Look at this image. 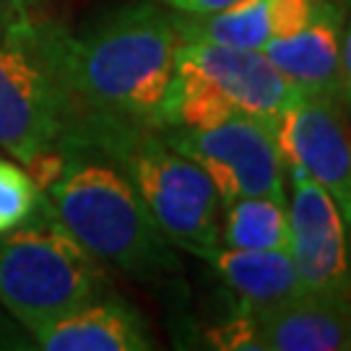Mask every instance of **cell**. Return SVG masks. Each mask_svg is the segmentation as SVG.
I'll return each instance as SVG.
<instances>
[{
	"label": "cell",
	"instance_id": "obj_9",
	"mask_svg": "<svg viewBox=\"0 0 351 351\" xmlns=\"http://www.w3.org/2000/svg\"><path fill=\"white\" fill-rule=\"evenodd\" d=\"M284 162L300 164L336 203L351 247V130L339 99L302 97L276 120Z\"/></svg>",
	"mask_w": 351,
	"mask_h": 351
},
{
	"label": "cell",
	"instance_id": "obj_11",
	"mask_svg": "<svg viewBox=\"0 0 351 351\" xmlns=\"http://www.w3.org/2000/svg\"><path fill=\"white\" fill-rule=\"evenodd\" d=\"M250 313L263 351H351V297L304 291Z\"/></svg>",
	"mask_w": 351,
	"mask_h": 351
},
{
	"label": "cell",
	"instance_id": "obj_2",
	"mask_svg": "<svg viewBox=\"0 0 351 351\" xmlns=\"http://www.w3.org/2000/svg\"><path fill=\"white\" fill-rule=\"evenodd\" d=\"M55 149L60 167L42 193L65 229L104 265L143 284H169L182 268L175 245L123 169L91 146L60 141Z\"/></svg>",
	"mask_w": 351,
	"mask_h": 351
},
{
	"label": "cell",
	"instance_id": "obj_15",
	"mask_svg": "<svg viewBox=\"0 0 351 351\" xmlns=\"http://www.w3.org/2000/svg\"><path fill=\"white\" fill-rule=\"evenodd\" d=\"M219 242L234 250H291L289 203L261 195L224 203Z\"/></svg>",
	"mask_w": 351,
	"mask_h": 351
},
{
	"label": "cell",
	"instance_id": "obj_7",
	"mask_svg": "<svg viewBox=\"0 0 351 351\" xmlns=\"http://www.w3.org/2000/svg\"><path fill=\"white\" fill-rule=\"evenodd\" d=\"M291 180L289 226L291 261L304 291L351 297V247L346 224L326 190L302 169L287 162Z\"/></svg>",
	"mask_w": 351,
	"mask_h": 351
},
{
	"label": "cell",
	"instance_id": "obj_1",
	"mask_svg": "<svg viewBox=\"0 0 351 351\" xmlns=\"http://www.w3.org/2000/svg\"><path fill=\"white\" fill-rule=\"evenodd\" d=\"M42 39L78 114L162 128L180 45L172 11L154 0L123 3L81 32L45 19Z\"/></svg>",
	"mask_w": 351,
	"mask_h": 351
},
{
	"label": "cell",
	"instance_id": "obj_19",
	"mask_svg": "<svg viewBox=\"0 0 351 351\" xmlns=\"http://www.w3.org/2000/svg\"><path fill=\"white\" fill-rule=\"evenodd\" d=\"M172 13H185V16H208V13H219L234 5L237 0H154Z\"/></svg>",
	"mask_w": 351,
	"mask_h": 351
},
{
	"label": "cell",
	"instance_id": "obj_3",
	"mask_svg": "<svg viewBox=\"0 0 351 351\" xmlns=\"http://www.w3.org/2000/svg\"><path fill=\"white\" fill-rule=\"evenodd\" d=\"M60 141L107 154L177 250L201 258L221 245V198L211 177L185 154L172 149L159 128L81 112Z\"/></svg>",
	"mask_w": 351,
	"mask_h": 351
},
{
	"label": "cell",
	"instance_id": "obj_6",
	"mask_svg": "<svg viewBox=\"0 0 351 351\" xmlns=\"http://www.w3.org/2000/svg\"><path fill=\"white\" fill-rule=\"evenodd\" d=\"M159 130L172 149L185 154L211 177L221 206L252 195L289 203L287 162L278 149L274 125L247 114H237L203 130Z\"/></svg>",
	"mask_w": 351,
	"mask_h": 351
},
{
	"label": "cell",
	"instance_id": "obj_10",
	"mask_svg": "<svg viewBox=\"0 0 351 351\" xmlns=\"http://www.w3.org/2000/svg\"><path fill=\"white\" fill-rule=\"evenodd\" d=\"M346 11L333 0H320L310 21L294 34L265 45L263 55L302 97H341V32Z\"/></svg>",
	"mask_w": 351,
	"mask_h": 351
},
{
	"label": "cell",
	"instance_id": "obj_21",
	"mask_svg": "<svg viewBox=\"0 0 351 351\" xmlns=\"http://www.w3.org/2000/svg\"><path fill=\"white\" fill-rule=\"evenodd\" d=\"M349 104H351V97H349Z\"/></svg>",
	"mask_w": 351,
	"mask_h": 351
},
{
	"label": "cell",
	"instance_id": "obj_20",
	"mask_svg": "<svg viewBox=\"0 0 351 351\" xmlns=\"http://www.w3.org/2000/svg\"><path fill=\"white\" fill-rule=\"evenodd\" d=\"M341 97H351V13L341 32Z\"/></svg>",
	"mask_w": 351,
	"mask_h": 351
},
{
	"label": "cell",
	"instance_id": "obj_14",
	"mask_svg": "<svg viewBox=\"0 0 351 351\" xmlns=\"http://www.w3.org/2000/svg\"><path fill=\"white\" fill-rule=\"evenodd\" d=\"M201 258L247 307H268L304 294L289 250H234L216 245Z\"/></svg>",
	"mask_w": 351,
	"mask_h": 351
},
{
	"label": "cell",
	"instance_id": "obj_5",
	"mask_svg": "<svg viewBox=\"0 0 351 351\" xmlns=\"http://www.w3.org/2000/svg\"><path fill=\"white\" fill-rule=\"evenodd\" d=\"M42 21L0 32V149L24 167L63 138L78 114L45 47Z\"/></svg>",
	"mask_w": 351,
	"mask_h": 351
},
{
	"label": "cell",
	"instance_id": "obj_8",
	"mask_svg": "<svg viewBox=\"0 0 351 351\" xmlns=\"http://www.w3.org/2000/svg\"><path fill=\"white\" fill-rule=\"evenodd\" d=\"M175 73L201 81L224 97L239 114L263 120L274 130L281 112L302 99L300 91L258 50L180 39Z\"/></svg>",
	"mask_w": 351,
	"mask_h": 351
},
{
	"label": "cell",
	"instance_id": "obj_18",
	"mask_svg": "<svg viewBox=\"0 0 351 351\" xmlns=\"http://www.w3.org/2000/svg\"><path fill=\"white\" fill-rule=\"evenodd\" d=\"M39 5L42 0H0V32L21 29L45 19Z\"/></svg>",
	"mask_w": 351,
	"mask_h": 351
},
{
	"label": "cell",
	"instance_id": "obj_17",
	"mask_svg": "<svg viewBox=\"0 0 351 351\" xmlns=\"http://www.w3.org/2000/svg\"><path fill=\"white\" fill-rule=\"evenodd\" d=\"M206 341L213 349L224 351H263L258 328H255V317H252L250 307L242 304V302H237L234 313L229 315L226 320L208 328Z\"/></svg>",
	"mask_w": 351,
	"mask_h": 351
},
{
	"label": "cell",
	"instance_id": "obj_16",
	"mask_svg": "<svg viewBox=\"0 0 351 351\" xmlns=\"http://www.w3.org/2000/svg\"><path fill=\"white\" fill-rule=\"evenodd\" d=\"M42 190L29 169L0 159V234L11 232L37 208Z\"/></svg>",
	"mask_w": 351,
	"mask_h": 351
},
{
	"label": "cell",
	"instance_id": "obj_4",
	"mask_svg": "<svg viewBox=\"0 0 351 351\" xmlns=\"http://www.w3.org/2000/svg\"><path fill=\"white\" fill-rule=\"evenodd\" d=\"M104 294L107 265L65 229L45 193L26 221L0 234V304L29 333Z\"/></svg>",
	"mask_w": 351,
	"mask_h": 351
},
{
	"label": "cell",
	"instance_id": "obj_13",
	"mask_svg": "<svg viewBox=\"0 0 351 351\" xmlns=\"http://www.w3.org/2000/svg\"><path fill=\"white\" fill-rule=\"evenodd\" d=\"M29 336L45 351H149L156 346L143 315L110 294L55 317Z\"/></svg>",
	"mask_w": 351,
	"mask_h": 351
},
{
	"label": "cell",
	"instance_id": "obj_12",
	"mask_svg": "<svg viewBox=\"0 0 351 351\" xmlns=\"http://www.w3.org/2000/svg\"><path fill=\"white\" fill-rule=\"evenodd\" d=\"M317 3L320 0H237L208 16H172L180 39L263 52L268 42L294 34L307 24Z\"/></svg>",
	"mask_w": 351,
	"mask_h": 351
}]
</instances>
